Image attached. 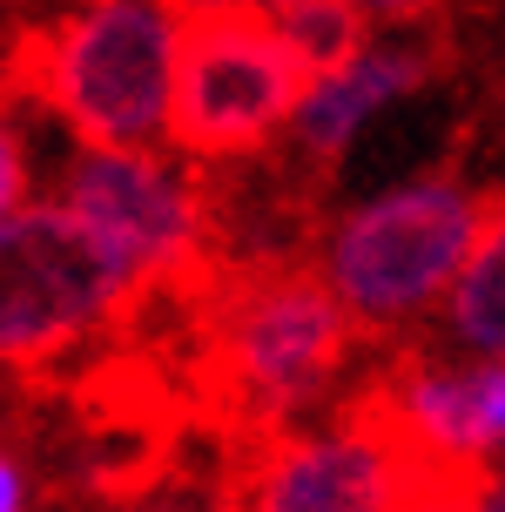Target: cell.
<instances>
[{
	"mask_svg": "<svg viewBox=\"0 0 505 512\" xmlns=\"http://www.w3.org/2000/svg\"><path fill=\"white\" fill-rule=\"evenodd\" d=\"M492 209L499 196L458 162L404 169L351 196L344 209H330V223L310 243V263L371 344L411 351L425 344V331L438 337L458 283L492 230Z\"/></svg>",
	"mask_w": 505,
	"mask_h": 512,
	"instance_id": "obj_1",
	"label": "cell"
},
{
	"mask_svg": "<svg viewBox=\"0 0 505 512\" xmlns=\"http://www.w3.org/2000/svg\"><path fill=\"white\" fill-rule=\"evenodd\" d=\"M189 27V0H81L41 14L14 41V95L68 149H169Z\"/></svg>",
	"mask_w": 505,
	"mask_h": 512,
	"instance_id": "obj_2",
	"label": "cell"
},
{
	"mask_svg": "<svg viewBox=\"0 0 505 512\" xmlns=\"http://www.w3.org/2000/svg\"><path fill=\"white\" fill-rule=\"evenodd\" d=\"M371 337L317 277V263H256L216 290L202 317V378L250 438L297 432L364 398Z\"/></svg>",
	"mask_w": 505,
	"mask_h": 512,
	"instance_id": "obj_3",
	"label": "cell"
},
{
	"mask_svg": "<svg viewBox=\"0 0 505 512\" xmlns=\"http://www.w3.org/2000/svg\"><path fill=\"white\" fill-rule=\"evenodd\" d=\"M48 196L75 216L135 297H162L202 270L216 203L176 149H68Z\"/></svg>",
	"mask_w": 505,
	"mask_h": 512,
	"instance_id": "obj_4",
	"label": "cell"
},
{
	"mask_svg": "<svg viewBox=\"0 0 505 512\" xmlns=\"http://www.w3.org/2000/svg\"><path fill=\"white\" fill-rule=\"evenodd\" d=\"M142 304L122 270L88 243L68 209L41 203L0 216V358L21 378L61 371L88 344L122 324Z\"/></svg>",
	"mask_w": 505,
	"mask_h": 512,
	"instance_id": "obj_5",
	"label": "cell"
},
{
	"mask_svg": "<svg viewBox=\"0 0 505 512\" xmlns=\"http://www.w3.org/2000/svg\"><path fill=\"white\" fill-rule=\"evenodd\" d=\"M303 88H310V75L277 34V21L243 14V7H196L169 149L196 169L256 162L277 142H290Z\"/></svg>",
	"mask_w": 505,
	"mask_h": 512,
	"instance_id": "obj_6",
	"label": "cell"
},
{
	"mask_svg": "<svg viewBox=\"0 0 505 512\" xmlns=\"http://www.w3.org/2000/svg\"><path fill=\"white\" fill-rule=\"evenodd\" d=\"M438 486L378 418L371 398L310 418L297 432L250 438L223 479V512H411Z\"/></svg>",
	"mask_w": 505,
	"mask_h": 512,
	"instance_id": "obj_7",
	"label": "cell"
},
{
	"mask_svg": "<svg viewBox=\"0 0 505 512\" xmlns=\"http://www.w3.org/2000/svg\"><path fill=\"white\" fill-rule=\"evenodd\" d=\"M364 398L438 486H472L479 472L505 459L499 358H465L452 344L425 337L411 351H391L378 378L364 384Z\"/></svg>",
	"mask_w": 505,
	"mask_h": 512,
	"instance_id": "obj_8",
	"label": "cell"
},
{
	"mask_svg": "<svg viewBox=\"0 0 505 512\" xmlns=\"http://www.w3.org/2000/svg\"><path fill=\"white\" fill-rule=\"evenodd\" d=\"M445 75V48L431 41V27H411V34H371L364 48L330 68L303 88V108H297V128H290V149L303 162H344V155L384 122L425 95L431 81Z\"/></svg>",
	"mask_w": 505,
	"mask_h": 512,
	"instance_id": "obj_9",
	"label": "cell"
},
{
	"mask_svg": "<svg viewBox=\"0 0 505 512\" xmlns=\"http://www.w3.org/2000/svg\"><path fill=\"white\" fill-rule=\"evenodd\" d=\"M438 344H452L465 358H505V196L492 209V230L458 283L445 324H438Z\"/></svg>",
	"mask_w": 505,
	"mask_h": 512,
	"instance_id": "obj_10",
	"label": "cell"
},
{
	"mask_svg": "<svg viewBox=\"0 0 505 512\" xmlns=\"http://www.w3.org/2000/svg\"><path fill=\"white\" fill-rule=\"evenodd\" d=\"M277 34L290 41V54L303 61V75L317 81V75H330V68H344L378 27L364 21L351 0H297L290 14H277Z\"/></svg>",
	"mask_w": 505,
	"mask_h": 512,
	"instance_id": "obj_11",
	"label": "cell"
},
{
	"mask_svg": "<svg viewBox=\"0 0 505 512\" xmlns=\"http://www.w3.org/2000/svg\"><path fill=\"white\" fill-rule=\"evenodd\" d=\"M108 512H223V486L202 479H142L108 499Z\"/></svg>",
	"mask_w": 505,
	"mask_h": 512,
	"instance_id": "obj_12",
	"label": "cell"
},
{
	"mask_svg": "<svg viewBox=\"0 0 505 512\" xmlns=\"http://www.w3.org/2000/svg\"><path fill=\"white\" fill-rule=\"evenodd\" d=\"M0 512H48V472L21 438L0 445Z\"/></svg>",
	"mask_w": 505,
	"mask_h": 512,
	"instance_id": "obj_13",
	"label": "cell"
},
{
	"mask_svg": "<svg viewBox=\"0 0 505 512\" xmlns=\"http://www.w3.org/2000/svg\"><path fill=\"white\" fill-rule=\"evenodd\" d=\"M351 7L378 27V34H411V27H431L445 14V0H351Z\"/></svg>",
	"mask_w": 505,
	"mask_h": 512,
	"instance_id": "obj_14",
	"label": "cell"
},
{
	"mask_svg": "<svg viewBox=\"0 0 505 512\" xmlns=\"http://www.w3.org/2000/svg\"><path fill=\"white\" fill-rule=\"evenodd\" d=\"M465 506L472 512H505V465H492V472H479V479L465 486Z\"/></svg>",
	"mask_w": 505,
	"mask_h": 512,
	"instance_id": "obj_15",
	"label": "cell"
},
{
	"mask_svg": "<svg viewBox=\"0 0 505 512\" xmlns=\"http://www.w3.org/2000/svg\"><path fill=\"white\" fill-rule=\"evenodd\" d=\"M411 512H472V506H465V486H425Z\"/></svg>",
	"mask_w": 505,
	"mask_h": 512,
	"instance_id": "obj_16",
	"label": "cell"
},
{
	"mask_svg": "<svg viewBox=\"0 0 505 512\" xmlns=\"http://www.w3.org/2000/svg\"><path fill=\"white\" fill-rule=\"evenodd\" d=\"M189 7H243V14H263V21H277V14H290L297 0H189Z\"/></svg>",
	"mask_w": 505,
	"mask_h": 512,
	"instance_id": "obj_17",
	"label": "cell"
},
{
	"mask_svg": "<svg viewBox=\"0 0 505 512\" xmlns=\"http://www.w3.org/2000/svg\"><path fill=\"white\" fill-rule=\"evenodd\" d=\"M61 7H81V0H34V21L41 14H61Z\"/></svg>",
	"mask_w": 505,
	"mask_h": 512,
	"instance_id": "obj_18",
	"label": "cell"
},
{
	"mask_svg": "<svg viewBox=\"0 0 505 512\" xmlns=\"http://www.w3.org/2000/svg\"><path fill=\"white\" fill-rule=\"evenodd\" d=\"M499 391H505V358H499ZM499 465H505V459H499Z\"/></svg>",
	"mask_w": 505,
	"mask_h": 512,
	"instance_id": "obj_19",
	"label": "cell"
}]
</instances>
